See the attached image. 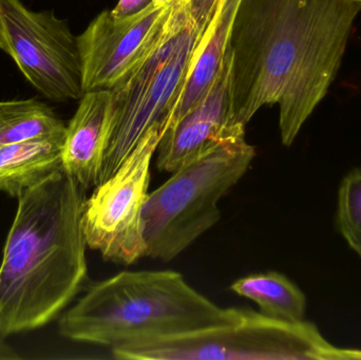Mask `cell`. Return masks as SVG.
I'll use <instances>...</instances> for the list:
<instances>
[{
	"mask_svg": "<svg viewBox=\"0 0 361 360\" xmlns=\"http://www.w3.org/2000/svg\"><path fill=\"white\" fill-rule=\"evenodd\" d=\"M360 12L361 0H239L228 40L235 125L278 105L292 146L336 78Z\"/></svg>",
	"mask_w": 361,
	"mask_h": 360,
	"instance_id": "obj_1",
	"label": "cell"
},
{
	"mask_svg": "<svg viewBox=\"0 0 361 360\" xmlns=\"http://www.w3.org/2000/svg\"><path fill=\"white\" fill-rule=\"evenodd\" d=\"M85 190L63 170L17 199L0 264V336L48 325L88 279Z\"/></svg>",
	"mask_w": 361,
	"mask_h": 360,
	"instance_id": "obj_2",
	"label": "cell"
},
{
	"mask_svg": "<svg viewBox=\"0 0 361 360\" xmlns=\"http://www.w3.org/2000/svg\"><path fill=\"white\" fill-rule=\"evenodd\" d=\"M222 309L175 271H123L90 285L59 323L63 337L118 348L226 321Z\"/></svg>",
	"mask_w": 361,
	"mask_h": 360,
	"instance_id": "obj_3",
	"label": "cell"
},
{
	"mask_svg": "<svg viewBox=\"0 0 361 360\" xmlns=\"http://www.w3.org/2000/svg\"><path fill=\"white\" fill-rule=\"evenodd\" d=\"M256 158L245 133L221 139L149 192L143 211L146 257L169 262L221 218L219 202Z\"/></svg>",
	"mask_w": 361,
	"mask_h": 360,
	"instance_id": "obj_4",
	"label": "cell"
},
{
	"mask_svg": "<svg viewBox=\"0 0 361 360\" xmlns=\"http://www.w3.org/2000/svg\"><path fill=\"white\" fill-rule=\"evenodd\" d=\"M111 351L124 360H361V350L333 346L305 319L280 321L235 308L218 325Z\"/></svg>",
	"mask_w": 361,
	"mask_h": 360,
	"instance_id": "obj_5",
	"label": "cell"
},
{
	"mask_svg": "<svg viewBox=\"0 0 361 360\" xmlns=\"http://www.w3.org/2000/svg\"><path fill=\"white\" fill-rule=\"evenodd\" d=\"M185 0H178L162 37L114 89L116 120L99 183L131 154L152 127L164 132L203 35Z\"/></svg>",
	"mask_w": 361,
	"mask_h": 360,
	"instance_id": "obj_6",
	"label": "cell"
},
{
	"mask_svg": "<svg viewBox=\"0 0 361 360\" xmlns=\"http://www.w3.org/2000/svg\"><path fill=\"white\" fill-rule=\"evenodd\" d=\"M161 137L162 127H152L121 166L85 200L82 226L87 247L107 261L127 266L146 257L143 211Z\"/></svg>",
	"mask_w": 361,
	"mask_h": 360,
	"instance_id": "obj_7",
	"label": "cell"
},
{
	"mask_svg": "<svg viewBox=\"0 0 361 360\" xmlns=\"http://www.w3.org/2000/svg\"><path fill=\"white\" fill-rule=\"evenodd\" d=\"M4 52L47 99L78 101L84 95L78 36L54 11H33L21 0H0Z\"/></svg>",
	"mask_w": 361,
	"mask_h": 360,
	"instance_id": "obj_8",
	"label": "cell"
},
{
	"mask_svg": "<svg viewBox=\"0 0 361 360\" xmlns=\"http://www.w3.org/2000/svg\"><path fill=\"white\" fill-rule=\"evenodd\" d=\"M175 4H152L127 17L99 13L78 36L84 93L111 90L143 61L162 37Z\"/></svg>",
	"mask_w": 361,
	"mask_h": 360,
	"instance_id": "obj_9",
	"label": "cell"
},
{
	"mask_svg": "<svg viewBox=\"0 0 361 360\" xmlns=\"http://www.w3.org/2000/svg\"><path fill=\"white\" fill-rule=\"evenodd\" d=\"M231 70L228 48L222 69L205 97L161 137L157 148L159 170L175 173L221 139L245 133V128L233 120Z\"/></svg>",
	"mask_w": 361,
	"mask_h": 360,
	"instance_id": "obj_10",
	"label": "cell"
},
{
	"mask_svg": "<svg viewBox=\"0 0 361 360\" xmlns=\"http://www.w3.org/2000/svg\"><path fill=\"white\" fill-rule=\"evenodd\" d=\"M116 120L111 90L89 91L66 126L63 170L85 190L99 184Z\"/></svg>",
	"mask_w": 361,
	"mask_h": 360,
	"instance_id": "obj_11",
	"label": "cell"
},
{
	"mask_svg": "<svg viewBox=\"0 0 361 360\" xmlns=\"http://www.w3.org/2000/svg\"><path fill=\"white\" fill-rule=\"evenodd\" d=\"M238 4L239 0H219L214 16L197 44L184 86L164 132L197 105L216 82L228 49L229 34Z\"/></svg>",
	"mask_w": 361,
	"mask_h": 360,
	"instance_id": "obj_12",
	"label": "cell"
},
{
	"mask_svg": "<svg viewBox=\"0 0 361 360\" xmlns=\"http://www.w3.org/2000/svg\"><path fill=\"white\" fill-rule=\"evenodd\" d=\"M65 133L44 135L0 148V194L18 199L30 188L63 170Z\"/></svg>",
	"mask_w": 361,
	"mask_h": 360,
	"instance_id": "obj_13",
	"label": "cell"
},
{
	"mask_svg": "<svg viewBox=\"0 0 361 360\" xmlns=\"http://www.w3.org/2000/svg\"><path fill=\"white\" fill-rule=\"evenodd\" d=\"M235 295L252 300L259 312L271 318L300 321L307 312L305 293L281 273L248 275L231 285Z\"/></svg>",
	"mask_w": 361,
	"mask_h": 360,
	"instance_id": "obj_14",
	"label": "cell"
},
{
	"mask_svg": "<svg viewBox=\"0 0 361 360\" xmlns=\"http://www.w3.org/2000/svg\"><path fill=\"white\" fill-rule=\"evenodd\" d=\"M65 131L63 120L39 99L0 101V148Z\"/></svg>",
	"mask_w": 361,
	"mask_h": 360,
	"instance_id": "obj_15",
	"label": "cell"
},
{
	"mask_svg": "<svg viewBox=\"0 0 361 360\" xmlns=\"http://www.w3.org/2000/svg\"><path fill=\"white\" fill-rule=\"evenodd\" d=\"M336 226L345 242L361 257V166L347 173L339 185Z\"/></svg>",
	"mask_w": 361,
	"mask_h": 360,
	"instance_id": "obj_16",
	"label": "cell"
},
{
	"mask_svg": "<svg viewBox=\"0 0 361 360\" xmlns=\"http://www.w3.org/2000/svg\"><path fill=\"white\" fill-rule=\"evenodd\" d=\"M189 14L200 29L205 31L214 16L219 0H185Z\"/></svg>",
	"mask_w": 361,
	"mask_h": 360,
	"instance_id": "obj_17",
	"label": "cell"
},
{
	"mask_svg": "<svg viewBox=\"0 0 361 360\" xmlns=\"http://www.w3.org/2000/svg\"><path fill=\"white\" fill-rule=\"evenodd\" d=\"M152 2L154 0H118L116 6L110 11L116 17L131 16L145 10Z\"/></svg>",
	"mask_w": 361,
	"mask_h": 360,
	"instance_id": "obj_18",
	"label": "cell"
},
{
	"mask_svg": "<svg viewBox=\"0 0 361 360\" xmlns=\"http://www.w3.org/2000/svg\"><path fill=\"white\" fill-rule=\"evenodd\" d=\"M21 356L13 347L0 336V360H18Z\"/></svg>",
	"mask_w": 361,
	"mask_h": 360,
	"instance_id": "obj_19",
	"label": "cell"
},
{
	"mask_svg": "<svg viewBox=\"0 0 361 360\" xmlns=\"http://www.w3.org/2000/svg\"><path fill=\"white\" fill-rule=\"evenodd\" d=\"M176 1H178V0H154L152 4L156 6H169V4H175Z\"/></svg>",
	"mask_w": 361,
	"mask_h": 360,
	"instance_id": "obj_20",
	"label": "cell"
},
{
	"mask_svg": "<svg viewBox=\"0 0 361 360\" xmlns=\"http://www.w3.org/2000/svg\"><path fill=\"white\" fill-rule=\"evenodd\" d=\"M0 49L4 50V38H2L1 27H0Z\"/></svg>",
	"mask_w": 361,
	"mask_h": 360,
	"instance_id": "obj_21",
	"label": "cell"
}]
</instances>
